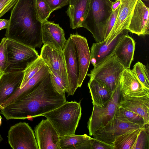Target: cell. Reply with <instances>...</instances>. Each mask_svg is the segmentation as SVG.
Here are the masks:
<instances>
[{"label": "cell", "instance_id": "6", "mask_svg": "<svg viewBox=\"0 0 149 149\" xmlns=\"http://www.w3.org/2000/svg\"><path fill=\"white\" fill-rule=\"evenodd\" d=\"M10 65L5 72L23 71L39 57L35 49L15 41L7 39Z\"/></svg>", "mask_w": 149, "mask_h": 149}, {"label": "cell", "instance_id": "12", "mask_svg": "<svg viewBox=\"0 0 149 149\" xmlns=\"http://www.w3.org/2000/svg\"><path fill=\"white\" fill-rule=\"evenodd\" d=\"M118 106L139 115L146 125L149 124V89L135 95L121 96Z\"/></svg>", "mask_w": 149, "mask_h": 149}, {"label": "cell", "instance_id": "7", "mask_svg": "<svg viewBox=\"0 0 149 149\" xmlns=\"http://www.w3.org/2000/svg\"><path fill=\"white\" fill-rule=\"evenodd\" d=\"M145 126L129 121L116 111L111 120L105 126L97 130L92 136L94 138L113 146L115 139L119 136Z\"/></svg>", "mask_w": 149, "mask_h": 149}, {"label": "cell", "instance_id": "33", "mask_svg": "<svg viewBox=\"0 0 149 149\" xmlns=\"http://www.w3.org/2000/svg\"><path fill=\"white\" fill-rule=\"evenodd\" d=\"M117 111L124 118L132 123L142 126L146 125L143 118L133 112L118 106Z\"/></svg>", "mask_w": 149, "mask_h": 149}, {"label": "cell", "instance_id": "16", "mask_svg": "<svg viewBox=\"0 0 149 149\" xmlns=\"http://www.w3.org/2000/svg\"><path fill=\"white\" fill-rule=\"evenodd\" d=\"M39 56L47 66L56 72L68 84L63 51L54 49L47 45H43Z\"/></svg>", "mask_w": 149, "mask_h": 149}, {"label": "cell", "instance_id": "30", "mask_svg": "<svg viewBox=\"0 0 149 149\" xmlns=\"http://www.w3.org/2000/svg\"><path fill=\"white\" fill-rule=\"evenodd\" d=\"M34 1L35 10L39 20L42 23L47 20L52 12L45 0H34Z\"/></svg>", "mask_w": 149, "mask_h": 149}, {"label": "cell", "instance_id": "17", "mask_svg": "<svg viewBox=\"0 0 149 149\" xmlns=\"http://www.w3.org/2000/svg\"><path fill=\"white\" fill-rule=\"evenodd\" d=\"M138 0H121L119 10L114 26L108 37L104 40L109 43L126 29L130 22Z\"/></svg>", "mask_w": 149, "mask_h": 149}, {"label": "cell", "instance_id": "13", "mask_svg": "<svg viewBox=\"0 0 149 149\" xmlns=\"http://www.w3.org/2000/svg\"><path fill=\"white\" fill-rule=\"evenodd\" d=\"M70 37L76 51L79 65L78 87H81L87 74L91 62V53L86 38L78 34H70Z\"/></svg>", "mask_w": 149, "mask_h": 149}, {"label": "cell", "instance_id": "8", "mask_svg": "<svg viewBox=\"0 0 149 149\" xmlns=\"http://www.w3.org/2000/svg\"><path fill=\"white\" fill-rule=\"evenodd\" d=\"M120 96L119 84L110 100L103 106L93 105L92 113L87 123L90 136H92L97 130L105 126L112 119L118 107Z\"/></svg>", "mask_w": 149, "mask_h": 149}, {"label": "cell", "instance_id": "18", "mask_svg": "<svg viewBox=\"0 0 149 149\" xmlns=\"http://www.w3.org/2000/svg\"><path fill=\"white\" fill-rule=\"evenodd\" d=\"M24 74V71H20L0 75V107L19 88Z\"/></svg>", "mask_w": 149, "mask_h": 149}, {"label": "cell", "instance_id": "28", "mask_svg": "<svg viewBox=\"0 0 149 149\" xmlns=\"http://www.w3.org/2000/svg\"><path fill=\"white\" fill-rule=\"evenodd\" d=\"M132 70L143 86L149 89V71L147 66L138 62L134 65Z\"/></svg>", "mask_w": 149, "mask_h": 149}, {"label": "cell", "instance_id": "32", "mask_svg": "<svg viewBox=\"0 0 149 149\" xmlns=\"http://www.w3.org/2000/svg\"><path fill=\"white\" fill-rule=\"evenodd\" d=\"M7 39L3 38L0 43V75L5 72L10 65L8 57Z\"/></svg>", "mask_w": 149, "mask_h": 149}, {"label": "cell", "instance_id": "26", "mask_svg": "<svg viewBox=\"0 0 149 149\" xmlns=\"http://www.w3.org/2000/svg\"><path fill=\"white\" fill-rule=\"evenodd\" d=\"M143 128L130 131L118 137L113 142V149H131L138 134Z\"/></svg>", "mask_w": 149, "mask_h": 149}, {"label": "cell", "instance_id": "36", "mask_svg": "<svg viewBox=\"0 0 149 149\" xmlns=\"http://www.w3.org/2000/svg\"><path fill=\"white\" fill-rule=\"evenodd\" d=\"M69 0H45L52 12L68 5Z\"/></svg>", "mask_w": 149, "mask_h": 149}, {"label": "cell", "instance_id": "31", "mask_svg": "<svg viewBox=\"0 0 149 149\" xmlns=\"http://www.w3.org/2000/svg\"><path fill=\"white\" fill-rule=\"evenodd\" d=\"M149 124L141 129L131 149H149Z\"/></svg>", "mask_w": 149, "mask_h": 149}, {"label": "cell", "instance_id": "10", "mask_svg": "<svg viewBox=\"0 0 149 149\" xmlns=\"http://www.w3.org/2000/svg\"><path fill=\"white\" fill-rule=\"evenodd\" d=\"M67 71L68 90V96L73 95L78 86L79 65L75 46L70 37L63 49Z\"/></svg>", "mask_w": 149, "mask_h": 149}, {"label": "cell", "instance_id": "5", "mask_svg": "<svg viewBox=\"0 0 149 149\" xmlns=\"http://www.w3.org/2000/svg\"><path fill=\"white\" fill-rule=\"evenodd\" d=\"M125 69L113 53L94 66L86 75L105 84L113 93L119 84L121 75Z\"/></svg>", "mask_w": 149, "mask_h": 149}, {"label": "cell", "instance_id": "41", "mask_svg": "<svg viewBox=\"0 0 149 149\" xmlns=\"http://www.w3.org/2000/svg\"><path fill=\"white\" fill-rule=\"evenodd\" d=\"M1 119H2V118L0 117V126L1 125V123H2Z\"/></svg>", "mask_w": 149, "mask_h": 149}, {"label": "cell", "instance_id": "1", "mask_svg": "<svg viewBox=\"0 0 149 149\" xmlns=\"http://www.w3.org/2000/svg\"><path fill=\"white\" fill-rule=\"evenodd\" d=\"M65 94L54 88L49 74L36 87L22 98L0 109L7 120H30L42 116L64 104Z\"/></svg>", "mask_w": 149, "mask_h": 149}, {"label": "cell", "instance_id": "29", "mask_svg": "<svg viewBox=\"0 0 149 149\" xmlns=\"http://www.w3.org/2000/svg\"><path fill=\"white\" fill-rule=\"evenodd\" d=\"M51 83L55 89L61 94H65L68 90L67 83L55 71L48 68Z\"/></svg>", "mask_w": 149, "mask_h": 149}, {"label": "cell", "instance_id": "38", "mask_svg": "<svg viewBox=\"0 0 149 149\" xmlns=\"http://www.w3.org/2000/svg\"><path fill=\"white\" fill-rule=\"evenodd\" d=\"M121 0H116L115 1L112 2L111 5V9L112 12L115 11L120 6Z\"/></svg>", "mask_w": 149, "mask_h": 149}, {"label": "cell", "instance_id": "15", "mask_svg": "<svg viewBox=\"0 0 149 149\" xmlns=\"http://www.w3.org/2000/svg\"><path fill=\"white\" fill-rule=\"evenodd\" d=\"M42 33L43 45L63 51L67 40L63 29L58 24L48 20L42 22Z\"/></svg>", "mask_w": 149, "mask_h": 149}, {"label": "cell", "instance_id": "24", "mask_svg": "<svg viewBox=\"0 0 149 149\" xmlns=\"http://www.w3.org/2000/svg\"><path fill=\"white\" fill-rule=\"evenodd\" d=\"M93 105L102 107L111 99L113 94L104 84L94 78L88 83Z\"/></svg>", "mask_w": 149, "mask_h": 149}, {"label": "cell", "instance_id": "35", "mask_svg": "<svg viewBox=\"0 0 149 149\" xmlns=\"http://www.w3.org/2000/svg\"><path fill=\"white\" fill-rule=\"evenodd\" d=\"M18 0H0V18L13 8Z\"/></svg>", "mask_w": 149, "mask_h": 149}, {"label": "cell", "instance_id": "9", "mask_svg": "<svg viewBox=\"0 0 149 149\" xmlns=\"http://www.w3.org/2000/svg\"><path fill=\"white\" fill-rule=\"evenodd\" d=\"M7 137L12 149H38L33 131L26 122H20L11 126Z\"/></svg>", "mask_w": 149, "mask_h": 149}, {"label": "cell", "instance_id": "40", "mask_svg": "<svg viewBox=\"0 0 149 149\" xmlns=\"http://www.w3.org/2000/svg\"><path fill=\"white\" fill-rule=\"evenodd\" d=\"M3 139L2 137L1 136V134H0V141H2Z\"/></svg>", "mask_w": 149, "mask_h": 149}, {"label": "cell", "instance_id": "20", "mask_svg": "<svg viewBox=\"0 0 149 149\" xmlns=\"http://www.w3.org/2000/svg\"><path fill=\"white\" fill-rule=\"evenodd\" d=\"M90 0H69L66 11L70 27L72 29L81 27L82 23L88 13Z\"/></svg>", "mask_w": 149, "mask_h": 149}, {"label": "cell", "instance_id": "4", "mask_svg": "<svg viewBox=\"0 0 149 149\" xmlns=\"http://www.w3.org/2000/svg\"><path fill=\"white\" fill-rule=\"evenodd\" d=\"M111 0H90L88 11L81 27L90 31L96 42L104 40V31L112 13Z\"/></svg>", "mask_w": 149, "mask_h": 149}, {"label": "cell", "instance_id": "27", "mask_svg": "<svg viewBox=\"0 0 149 149\" xmlns=\"http://www.w3.org/2000/svg\"><path fill=\"white\" fill-rule=\"evenodd\" d=\"M45 64L39 56L37 59L27 67L23 71L24 76L19 88L24 87L29 80L38 72Z\"/></svg>", "mask_w": 149, "mask_h": 149}, {"label": "cell", "instance_id": "37", "mask_svg": "<svg viewBox=\"0 0 149 149\" xmlns=\"http://www.w3.org/2000/svg\"><path fill=\"white\" fill-rule=\"evenodd\" d=\"M92 149H113V147L103 141L93 138Z\"/></svg>", "mask_w": 149, "mask_h": 149}, {"label": "cell", "instance_id": "19", "mask_svg": "<svg viewBox=\"0 0 149 149\" xmlns=\"http://www.w3.org/2000/svg\"><path fill=\"white\" fill-rule=\"evenodd\" d=\"M126 29L118 35L109 43L104 40L93 43L91 48V62L94 66L105 58L113 53L114 50L123 36L128 33Z\"/></svg>", "mask_w": 149, "mask_h": 149}, {"label": "cell", "instance_id": "22", "mask_svg": "<svg viewBox=\"0 0 149 149\" xmlns=\"http://www.w3.org/2000/svg\"><path fill=\"white\" fill-rule=\"evenodd\" d=\"M121 96H132L138 94L146 89L132 70L125 69L120 78Z\"/></svg>", "mask_w": 149, "mask_h": 149}, {"label": "cell", "instance_id": "34", "mask_svg": "<svg viewBox=\"0 0 149 149\" xmlns=\"http://www.w3.org/2000/svg\"><path fill=\"white\" fill-rule=\"evenodd\" d=\"M120 7V6L114 12H112L111 15L106 23L104 31V40L108 37L114 26Z\"/></svg>", "mask_w": 149, "mask_h": 149}, {"label": "cell", "instance_id": "23", "mask_svg": "<svg viewBox=\"0 0 149 149\" xmlns=\"http://www.w3.org/2000/svg\"><path fill=\"white\" fill-rule=\"evenodd\" d=\"M49 74L48 67L45 64L25 86L16 92L0 107V109L28 94L36 87Z\"/></svg>", "mask_w": 149, "mask_h": 149}, {"label": "cell", "instance_id": "21", "mask_svg": "<svg viewBox=\"0 0 149 149\" xmlns=\"http://www.w3.org/2000/svg\"><path fill=\"white\" fill-rule=\"evenodd\" d=\"M135 47V41L127 33L123 36L114 50V54L125 69L130 68Z\"/></svg>", "mask_w": 149, "mask_h": 149}, {"label": "cell", "instance_id": "2", "mask_svg": "<svg viewBox=\"0 0 149 149\" xmlns=\"http://www.w3.org/2000/svg\"><path fill=\"white\" fill-rule=\"evenodd\" d=\"M5 36L7 39L35 49L43 44L42 22L34 0H18L11 10Z\"/></svg>", "mask_w": 149, "mask_h": 149}, {"label": "cell", "instance_id": "25", "mask_svg": "<svg viewBox=\"0 0 149 149\" xmlns=\"http://www.w3.org/2000/svg\"><path fill=\"white\" fill-rule=\"evenodd\" d=\"M91 137L86 134H75L60 136V149H81L83 145Z\"/></svg>", "mask_w": 149, "mask_h": 149}, {"label": "cell", "instance_id": "14", "mask_svg": "<svg viewBox=\"0 0 149 149\" xmlns=\"http://www.w3.org/2000/svg\"><path fill=\"white\" fill-rule=\"evenodd\" d=\"M149 8L141 0H138L126 29L139 36L149 34Z\"/></svg>", "mask_w": 149, "mask_h": 149}, {"label": "cell", "instance_id": "42", "mask_svg": "<svg viewBox=\"0 0 149 149\" xmlns=\"http://www.w3.org/2000/svg\"><path fill=\"white\" fill-rule=\"evenodd\" d=\"M0 118H2L1 116V115H0Z\"/></svg>", "mask_w": 149, "mask_h": 149}, {"label": "cell", "instance_id": "3", "mask_svg": "<svg viewBox=\"0 0 149 149\" xmlns=\"http://www.w3.org/2000/svg\"><path fill=\"white\" fill-rule=\"evenodd\" d=\"M81 115V103L66 101L42 116L46 118L60 136L75 134Z\"/></svg>", "mask_w": 149, "mask_h": 149}, {"label": "cell", "instance_id": "39", "mask_svg": "<svg viewBox=\"0 0 149 149\" xmlns=\"http://www.w3.org/2000/svg\"><path fill=\"white\" fill-rule=\"evenodd\" d=\"M8 20L5 19H0V31L6 29L8 26Z\"/></svg>", "mask_w": 149, "mask_h": 149}, {"label": "cell", "instance_id": "11", "mask_svg": "<svg viewBox=\"0 0 149 149\" xmlns=\"http://www.w3.org/2000/svg\"><path fill=\"white\" fill-rule=\"evenodd\" d=\"M34 134L39 149H60V136L47 119L36 126Z\"/></svg>", "mask_w": 149, "mask_h": 149}]
</instances>
